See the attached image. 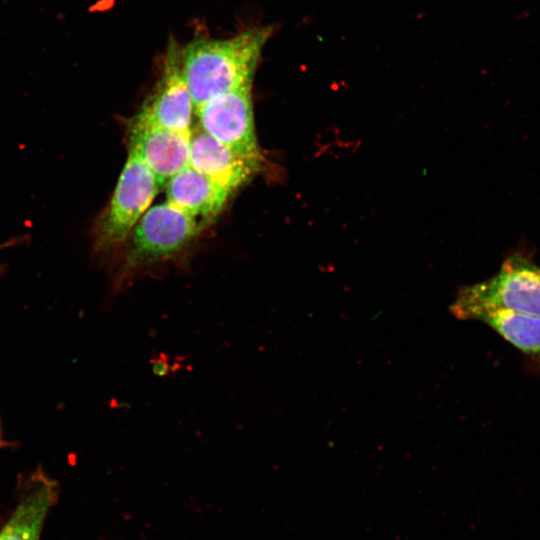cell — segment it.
<instances>
[{
  "instance_id": "3957f363",
  "label": "cell",
  "mask_w": 540,
  "mask_h": 540,
  "mask_svg": "<svg viewBox=\"0 0 540 540\" xmlns=\"http://www.w3.org/2000/svg\"><path fill=\"white\" fill-rule=\"evenodd\" d=\"M128 152L110 201L94 225L93 248L97 253H108L126 243L160 188L142 160Z\"/></svg>"
},
{
  "instance_id": "5b68a950",
  "label": "cell",
  "mask_w": 540,
  "mask_h": 540,
  "mask_svg": "<svg viewBox=\"0 0 540 540\" xmlns=\"http://www.w3.org/2000/svg\"><path fill=\"white\" fill-rule=\"evenodd\" d=\"M197 126L236 153L261 164L251 87L220 94L195 109Z\"/></svg>"
},
{
  "instance_id": "4fadbf2b",
  "label": "cell",
  "mask_w": 540,
  "mask_h": 540,
  "mask_svg": "<svg viewBox=\"0 0 540 540\" xmlns=\"http://www.w3.org/2000/svg\"><path fill=\"white\" fill-rule=\"evenodd\" d=\"M7 443L4 441V439L2 438V435H1V429H0V448L3 447V446H6Z\"/></svg>"
},
{
  "instance_id": "7c38bea8",
  "label": "cell",
  "mask_w": 540,
  "mask_h": 540,
  "mask_svg": "<svg viewBox=\"0 0 540 540\" xmlns=\"http://www.w3.org/2000/svg\"><path fill=\"white\" fill-rule=\"evenodd\" d=\"M151 371L154 376L167 377L183 368L182 364L171 363L166 353H158L150 359Z\"/></svg>"
},
{
  "instance_id": "ba28073f",
  "label": "cell",
  "mask_w": 540,
  "mask_h": 540,
  "mask_svg": "<svg viewBox=\"0 0 540 540\" xmlns=\"http://www.w3.org/2000/svg\"><path fill=\"white\" fill-rule=\"evenodd\" d=\"M190 134L141 124L130 119L128 151L155 175L160 187L189 165Z\"/></svg>"
},
{
  "instance_id": "7a4b0ae2",
  "label": "cell",
  "mask_w": 540,
  "mask_h": 540,
  "mask_svg": "<svg viewBox=\"0 0 540 540\" xmlns=\"http://www.w3.org/2000/svg\"><path fill=\"white\" fill-rule=\"evenodd\" d=\"M450 309L460 320H477L494 309L540 316V268L527 256L513 254L493 277L463 288Z\"/></svg>"
},
{
  "instance_id": "6da1fadb",
  "label": "cell",
  "mask_w": 540,
  "mask_h": 540,
  "mask_svg": "<svg viewBox=\"0 0 540 540\" xmlns=\"http://www.w3.org/2000/svg\"><path fill=\"white\" fill-rule=\"evenodd\" d=\"M273 26L248 28L227 39H196L181 50L182 73L194 108L208 100L251 87Z\"/></svg>"
},
{
  "instance_id": "277c9868",
  "label": "cell",
  "mask_w": 540,
  "mask_h": 540,
  "mask_svg": "<svg viewBox=\"0 0 540 540\" xmlns=\"http://www.w3.org/2000/svg\"><path fill=\"white\" fill-rule=\"evenodd\" d=\"M201 224L167 201L149 207L126 241L123 275L177 254L196 237Z\"/></svg>"
},
{
  "instance_id": "8992f818",
  "label": "cell",
  "mask_w": 540,
  "mask_h": 540,
  "mask_svg": "<svg viewBox=\"0 0 540 540\" xmlns=\"http://www.w3.org/2000/svg\"><path fill=\"white\" fill-rule=\"evenodd\" d=\"M194 114V103L182 73L181 49L175 40L171 39L161 75L153 91L131 120L191 134Z\"/></svg>"
},
{
  "instance_id": "9c48e42d",
  "label": "cell",
  "mask_w": 540,
  "mask_h": 540,
  "mask_svg": "<svg viewBox=\"0 0 540 540\" xmlns=\"http://www.w3.org/2000/svg\"><path fill=\"white\" fill-rule=\"evenodd\" d=\"M165 188L167 202L203 221L215 218L231 196L189 165L169 179Z\"/></svg>"
},
{
  "instance_id": "30bf717a",
  "label": "cell",
  "mask_w": 540,
  "mask_h": 540,
  "mask_svg": "<svg viewBox=\"0 0 540 540\" xmlns=\"http://www.w3.org/2000/svg\"><path fill=\"white\" fill-rule=\"evenodd\" d=\"M32 480L28 492L0 532V540H39L43 521L56 497V488L42 473H37Z\"/></svg>"
},
{
  "instance_id": "8fae6325",
  "label": "cell",
  "mask_w": 540,
  "mask_h": 540,
  "mask_svg": "<svg viewBox=\"0 0 540 540\" xmlns=\"http://www.w3.org/2000/svg\"><path fill=\"white\" fill-rule=\"evenodd\" d=\"M477 320L488 324L507 342L526 354L540 353V316L494 309Z\"/></svg>"
},
{
  "instance_id": "52a82bcc",
  "label": "cell",
  "mask_w": 540,
  "mask_h": 540,
  "mask_svg": "<svg viewBox=\"0 0 540 540\" xmlns=\"http://www.w3.org/2000/svg\"><path fill=\"white\" fill-rule=\"evenodd\" d=\"M189 166L230 195L263 168V164L236 153L199 126L194 127L190 134Z\"/></svg>"
},
{
  "instance_id": "5bb4252c",
  "label": "cell",
  "mask_w": 540,
  "mask_h": 540,
  "mask_svg": "<svg viewBox=\"0 0 540 540\" xmlns=\"http://www.w3.org/2000/svg\"><path fill=\"white\" fill-rule=\"evenodd\" d=\"M2 245H0V249H1Z\"/></svg>"
}]
</instances>
